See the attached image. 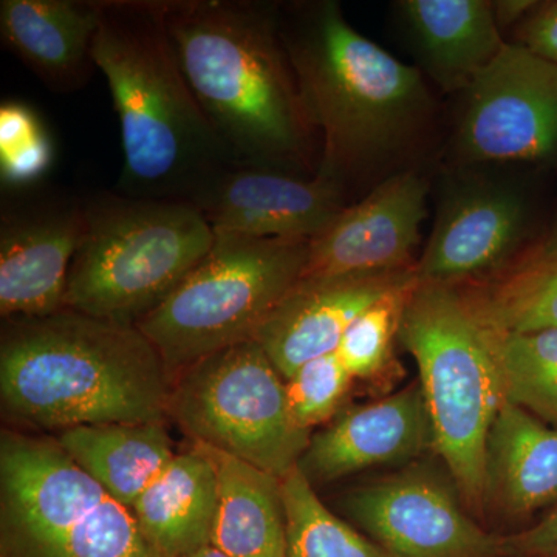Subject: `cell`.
<instances>
[{"instance_id": "obj_1", "label": "cell", "mask_w": 557, "mask_h": 557, "mask_svg": "<svg viewBox=\"0 0 557 557\" xmlns=\"http://www.w3.org/2000/svg\"><path fill=\"white\" fill-rule=\"evenodd\" d=\"M180 67L234 163L314 177L317 132L307 119L277 3L163 0Z\"/></svg>"}, {"instance_id": "obj_2", "label": "cell", "mask_w": 557, "mask_h": 557, "mask_svg": "<svg viewBox=\"0 0 557 557\" xmlns=\"http://www.w3.org/2000/svg\"><path fill=\"white\" fill-rule=\"evenodd\" d=\"M3 321L0 403L14 423L60 434L168 416L174 373L137 325L67 307Z\"/></svg>"}, {"instance_id": "obj_3", "label": "cell", "mask_w": 557, "mask_h": 557, "mask_svg": "<svg viewBox=\"0 0 557 557\" xmlns=\"http://www.w3.org/2000/svg\"><path fill=\"white\" fill-rule=\"evenodd\" d=\"M94 61L120 121L116 193L190 203L236 164L180 67L163 0H102Z\"/></svg>"}, {"instance_id": "obj_4", "label": "cell", "mask_w": 557, "mask_h": 557, "mask_svg": "<svg viewBox=\"0 0 557 557\" xmlns=\"http://www.w3.org/2000/svg\"><path fill=\"white\" fill-rule=\"evenodd\" d=\"M278 28L318 134L317 175L346 190L417 131L426 86L418 70L350 27L333 0L278 7Z\"/></svg>"}, {"instance_id": "obj_5", "label": "cell", "mask_w": 557, "mask_h": 557, "mask_svg": "<svg viewBox=\"0 0 557 557\" xmlns=\"http://www.w3.org/2000/svg\"><path fill=\"white\" fill-rule=\"evenodd\" d=\"M83 239L70 267L65 307L137 325L214 245L199 209L124 194L84 196Z\"/></svg>"}, {"instance_id": "obj_6", "label": "cell", "mask_w": 557, "mask_h": 557, "mask_svg": "<svg viewBox=\"0 0 557 557\" xmlns=\"http://www.w3.org/2000/svg\"><path fill=\"white\" fill-rule=\"evenodd\" d=\"M398 339L420 370L434 448L471 507L487 494V438L504 405L486 330L448 284H418L403 311Z\"/></svg>"}, {"instance_id": "obj_7", "label": "cell", "mask_w": 557, "mask_h": 557, "mask_svg": "<svg viewBox=\"0 0 557 557\" xmlns=\"http://www.w3.org/2000/svg\"><path fill=\"white\" fill-rule=\"evenodd\" d=\"M0 557H160L57 437L0 432Z\"/></svg>"}, {"instance_id": "obj_8", "label": "cell", "mask_w": 557, "mask_h": 557, "mask_svg": "<svg viewBox=\"0 0 557 557\" xmlns=\"http://www.w3.org/2000/svg\"><path fill=\"white\" fill-rule=\"evenodd\" d=\"M309 247L310 240L215 234L208 255L137 327L172 373L252 339L298 285Z\"/></svg>"}, {"instance_id": "obj_9", "label": "cell", "mask_w": 557, "mask_h": 557, "mask_svg": "<svg viewBox=\"0 0 557 557\" xmlns=\"http://www.w3.org/2000/svg\"><path fill=\"white\" fill-rule=\"evenodd\" d=\"M168 416L194 443L284 479L309 448L293 420L285 379L255 339L215 351L180 372Z\"/></svg>"}, {"instance_id": "obj_10", "label": "cell", "mask_w": 557, "mask_h": 557, "mask_svg": "<svg viewBox=\"0 0 557 557\" xmlns=\"http://www.w3.org/2000/svg\"><path fill=\"white\" fill-rule=\"evenodd\" d=\"M457 146L468 161H536L557 153V64L505 44L467 89Z\"/></svg>"}, {"instance_id": "obj_11", "label": "cell", "mask_w": 557, "mask_h": 557, "mask_svg": "<svg viewBox=\"0 0 557 557\" xmlns=\"http://www.w3.org/2000/svg\"><path fill=\"white\" fill-rule=\"evenodd\" d=\"M83 233V197L42 183L2 190V319L46 317L65 309L70 267Z\"/></svg>"}, {"instance_id": "obj_12", "label": "cell", "mask_w": 557, "mask_h": 557, "mask_svg": "<svg viewBox=\"0 0 557 557\" xmlns=\"http://www.w3.org/2000/svg\"><path fill=\"white\" fill-rule=\"evenodd\" d=\"M346 509L392 557H509L507 539L469 519L456 493L426 471L358 487Z\"/></svg>"}, {"instance_id": "obj_13", "label": "cell", "mask_w": 557, "mask_h": 557, "mask_svg": "<svg viewBox=\"0 0 557 557\" xmlns=\"http://www.w3.org/2000/svg\"><path fill=\"white\" fill-rule=\"evenodd\" d=\"M214 234L249 239L311 240L346 205V190L330 180L269 168H226L190 201Z\"/></svg>"}, {"instance_id": "obj_14", "label": "cell", "mask_w": 557, "mask_h": 557, "mask_svg": "<svg viewBox=\"0 0 557 557\" xmlns=\"http://www.w3.org/2000/svg\"><path fill=\"white\" fill-rule=\"evenodd\" d=\"M426 196V180L416 171L392 175L310 240L300 281L413 269Z\"/></svg>"}, {"instance_id": "obj_15", "label": "cell", "mask_w": 557, "mask_h": 557, "mask_svg": "<svg viewBox=\"0 0 557 557\" xmlns=\"http://www.w3.org/2000/svg\"><path fill=\"white\" fill-rule=\"evenodd\" d=\"M416 285V267L364 276L304 278L252 339L288 380L311 359L335 354L348 327L373 304Z\"/></svg>"}, {"instance_id": "obj_16", "label": "cell", "mask_w": 557, "mask_h": 557, "mask_svg": "<svg viewBox=\"0 0 557 557\" xmlns=\"http://www.w3.org/2000/svg\"><path fill=\"white\" fill-rule=\"evenodd\" d=\"M522 197L500 183L472 182L450 190L434 233L416 263L418 284H448L497 269L525 233Z\"/></svg>"}, {"instance_id": "obj_17", "label": "cell", "mask_w": 557, "mask_h": 557, "mask_svg": "<svg viewBox=\"0 0 557 557\" xmlns=\"http://www.w3.org/2000/svg\"><path fill=\"white\" fill-rule=\"evenodd\" d=\"M434 446L431 418L420 384L391 397L341 413L311 435L299 469L314 482L329 483L372 467L408 461Z\"/></svg>"}, {"instance_id": "obj_18", "label": "cell", "mask_w": 557, "mask_h": 557, "mask_svg": "<svg viewBox=\"0 0 557 557\" xmlns=\"http://www.w3.org/2000/svg\"><path fill=\"white\" fill-rule=\"evenodd\" d=\"M102 0H2L0 38L54 94L84 89L94 75Z\"/></svg>"}, {"instance_id": "obj_19", "label": "cell", "mask_w": 557, "mask_h": 557, "mask_svg": "<svg viewBox=\"0 0 557 557\" xmlns=\"http://www.w3.org/2000/svg\"><path fill=\"white\" fill-rule=\"evenodd\" d=\"M398 5L421 61L445 89L467 90L504 49L493 3L405 0Z\"/></svg>"}, {"instance_id": "obj_20", "label": "cell", "mask_w": 557, "mask_h": 557, "mask_svg": "<svg viewBox=\"0 0 557 557\" xmlns=\"http://www.w3.org/2000/svg\"><path fill=\"white\" fill-rule=\"evenodd\" d=\"M139 530L160 557H185L211 544L218 475L200 445L175 454L132 507Z\"/></svg>"}, {"instance_id": "obj_21", "label": "cell", "mask_w": 557, "mask_h": 557, "mask_svg": "<svg viewBox=\"0 0 557 557\" xmlns=\"http://www.w3.org/2000/svg\"><path fill=\"white\" fill-rule=\"evenodd\" d=\"M218 475L211 544L231 557H287L282 479L248 461L197 443Z\"/></svg>"}, {"instance_id": "obj_22", "label": "cell", "mask_w": 557, "mask_h": 557, "mask_svg": "<svg viewBox=\"0 0 557 557\" xmlns=\"http://www.w3.org/2000/svg\"><path fill=\"white\" fill-rule=\"evenodd\" d=\"M57 440L83 471L131 509L175 457L163 421L78 426Z\"/></svg>"}, {"instance_id": "obj_23", "label": "cell", "mask_w": 557, "mask_h": 557, "mask_svg": "<svg viewBox=\"0 0 557 557\" xmlns=\"http://www.w3.org/2000/svg\"><path fill=\"white\" fill-rule=\"evenodd\" d=\"M487 493L512 515L557 500V428L504 401L487 438Z\"/></svg>"}, {"instance_id": "obj_24", "label": "cell", "mask_w": 557, "mask_h": 557, "mask_svg": "<svg viewBox=\"0 0 557 557\" xmlns=\"http://www.w3.org/2000/svg\"><path fill=\"white\" fill-rule=\"evenodd\" d=\"M483 327L505 401L557 428V327L528 332Z\"/></svg>"}, {"instance_id": "obj_25", "label": "cell", "mask_w": 557, "mask_h": 557, "mask_svg": "<svg viewBox=\"0 0 557 557\" xmlns=\"http://www.w3.org/2000/svg\"><path fill=\"white\" fill-rule=\"evenodd\" d=\"M287 557H392L347 525L317 496L299 467L282 479Z\"/></svg>"}, {"instance_id": "obj_26", "label": "cell", "mask_w": 557, "mask_h": 557, "mask_svg": "<svg viewBox=\"0 0 557 557\" xmlns=\"http://www.w3.org/2000/svg\"><path fill=\"white\" fill-rule=\"evenodd\" d=\"M465 299L486 327L508 332L557 327V267H519L494 287Z\"/></svg>"}, {"instance_id": "obj_27", "label": "cell", "mask_w": 557, "mask_h": 557, "mask_svg": "<svg viewBox=\"0 0 557 557\" xmlns=\"http://www.w3.org/2000/svg\"><path fill=\"white\" fill-rule=\"evenodd\" d=\"M54 149L38 113L20 101L0 106V183L3 189L39 185L53 164Z\"/></svg>"}, {"instance_id": "obj_28", "label": "cell", "mask_w": 557, "mask_h": 557, "mask_svg": "<svg viewBox=\"0 0 557 557\" xmlns=\"http://www.w3.org/2000/svg\"><path fill=\"white\" fill-rule=\"evenodd\" d=\"M416 287L398 289L369 307L341 339L338 355L351 379L368 380L391 361L403 311Z\"/></svg>"}, {"instance_id": "obj_29", "label": "cell", "mask_w": 557, "mask_h": 557, "mask_svg": "<svg viewBox=\"0 0 557 557\" xmlns=\"http://www.w3.org/2000/svg\"><path fill=\"white\" fill-rule=\"evenodd\" d=\"M351 381L336 351L306 362L292 379L285 380L288 409L295 423L309 432L327 423L339 412Z\"/></svg>"}, {"instance_id": "obj_30", "label": "cell", "mask_w": 557, "mask_h": 557, "mask_svg": "<svg viewBox=\"0 0 557 557\" xmlns=\"http://www.w3.org/2000/svg\"><path fill=\"white\" fill-rule=\"evenodd\" d=\"M522 46L557 64V2L539 3L523 22Z\"/></svg>"}, {"instance_id": "obj_31", "label": "cell", "mask_w": 557, "mask_h": 557, "mask_svg": "<svg viewBox=\"0 0 557 557\" xmlns=\"http://www.w3.org/2000/svg\"><path fill=\"white\" fill-rule=\"evenodd\" d=\"M507 544L509 557H557V508Z\"/></svg>"}, {"instance_id": "obj_32", "label": "cell", "mask_w": 557, "mask_h": 557, "mask_svg": "<svg viewBox=\"0 0 557 557\" xmlns=\"http://www.w3.org/2000/svg\"><path fill=\"white\" fill-rule=\"evenodd\" d=\"M537 5V2H531V0H502V2H493L494 16H496L498 27H505V25L522 20Z\"/></svg>"}, {"instance_id": "obj_33", "label": "cell", "mask_w": 557, "mask_h": 557, "mask_svg": "<svg viewBox=\"0 0 557 557\" xmlns=\"http://www.w3.org/2000/svg\"><path fill=\"white\" fill-rule=\"evenodd\" d=\"M520 267H557V219L541 247L534 249Z\"/></svg>"}, {"instance_id": "obj_34", "label": "cell", "mask_w": 557, "mask_h": 557, "mask_svg": "<svg viewBox=\"0 0 557 557\" xmlns=\"http://www.w3.org/2000/svg\"><path fill=\"white\" fill-rule=\"evenodd\" d=\"M185 557H231V556L226 555V553H223L222 549L214 547V545L209 544V545H205V547L196 549V552L190 553V555L185 556Z\"/></svg>"}]
</instances>
